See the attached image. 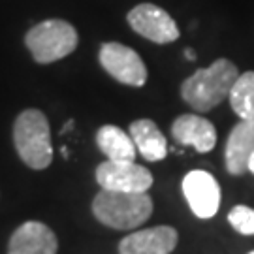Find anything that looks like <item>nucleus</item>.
Instances as JSON below:
<instances>
[{
    "instance_id": "nucleus-14",
    "label": "nucleus",
    "mask_w": 254,
    "mask_h": 254,
    "mask_svg": "<svg viewBox=\"0 0 254 254\" xmlns=\"http://www.w3.org/2000/svg\"><path fill=\"white\" fill-rule=\"evenodd\" d=\"M96 143L102 153L108 156V160L113 162H134L137 154L130 134L113 125H106L96 132Z\"/></svg>"
},
{
    "instance_id": "nucleus-10",
    "label": "nucleus",
    "mask_w": 254,
    "mask_h": 254,
    "mask_svg": "<svg viewBox=\"0 0 254 254\" xmlns=\"http://www.w3.org/2000/svg\"><path fill=\"white\" fill-rule=\"evenodd\" d=\"M59 241L53 230L44 222L28 220L13 232L8 254H57Z\"/></svg>"
},
{
    "instance_id": "nucleus-2",
    "label": "nucleus",
    "mask_w": 254,
    "mask_h": 254,
    "mask_svg": "<svg viewBox=\"0 0 254 254\" xmlns=\"http://www.w3.org/2000/svg\"><path fill=\"white\" fill-rule=\"evenodd\" d=\"M92 213L104 226L134 230L149 220L153 200L147 192H117L102 189L92 201Z\"/></svg>"
},
{
    "instance_id": "nucleus-20",
    "label": "nucleus",
    "mask_w": 254,
    "mask_h": 254,
    "mask_svg": "<svg viewBox=\"0 0 254 254\" xmlns=\"http://www.w3.org/2000/svg\"><path fill=\"white\" fill-rule=\"evenodd\" d=\"M251 254H254V251H253V253H251Z\"/></svg>"
},
{
    "instance_id": "nucleus-19",
    "label": "nucleus",
    "mask_w": 254,
    "mask_h": 254,
    "mask_svg": "<svg viewBox=\"0 0 254 254\" xmlns=\"http://www.w3.org/2000/svg\"><path fill=\"white\" fill-rule=\"evenodd\" d=\"M61 153H63V156H68V154H70V153H68V149H66V147H63V149H61Z\"/></svg>"
},
{
    "instance_id": "nucleus-11",
    "label": "nucleus",
    "mask_w": 254,
    "mask_h": 254,
    "mask_svg": "<svg viewBox=\"0 0 254 254\" xmlns=\"http://www.w3.org/2000/svg\"><path fill=\"white\" fill-rule=\"evenodd\" d=\"M172 136L179 145L194 147L198 153H209L217 143V130L213 123L194 113L175 119Z\"/></svg>"
},
{
    "instance_id": "nucleus-8",
    "label": "nucleus",
    "mask_w": 254,
    "mask_h": 254,
    "mask_svg": "<svg viewBox=\"0 0 254 254\" xmlns=\"http://www.w3.org/2000/svg\"><path fill=\"white\" fill-rule=\"evenodd\" d=\"M183 194L198 218H211L220 207V187L209 172L192 170L183 179Z\"/></svg>"
},
{
    "instance_id": "nucleus-1",
    "label": "nucleus",
    "mask_w": 254,
    "mask_h": 254,
    "mask_svg": "<svg viewBox=\"0 0 254 254\" xmlns=\"http://www.w3.org/2000/svg\"><path fill=\"white\" fill-rule=\"evenodd\" d=\"M239 70L232 61L218 59L215 63L194 72L181 85V96L192 109L205 113L226 100Z\"/></svg>"
},
{
    "instance_id": "nucleus-12",
    "label": "nucleus",
    "mask_w": 254,
    "mask_h": 254,
    "mask_svg": "<svg viewBox=\"0 0 254 254\" xmlns=\"http://www.w3.org/2000/svg\"><path fill=\"white\" fill-rule=\"evenodd\" d=\"M254 153V119H241L232 128L226 141L224 160L226 170L232 175H241L247 172L249 158Z\"/></svg>"
},
{
    "instance_id": "nucleus-9",
    "label": "nucleus",
    "mask_w": 254,
    "mask_h": 254,
    "mask_svg": "<svg viewBox=\"0 0 254 254\" xmlns=\"http://www.w3.org/2000/svg\"><path fill=\"white\" fill-rule=\"evenodd\" d=\"M179 236L172 226L137 230L119 243V254H170L177 247Z\"/></svg>"
},
{
    "instance_id": "nucleus-6",
    "label": "nucleus",
    "mask_w": 254,
    "mask_h": 254,
    "mask_svg": "<svg viewBox=\"0 0 254 254\" xmlns=\"http://www.w3.org/2000/svg\"><path fill=\"white\" fill-rule=\"evenodd\" d=\"M96 181L106 190L147 192L153 185V175L136 162L106 160L96 168Z\"/></svg>"
},
{
    "instance_id": "nucleus-18",
    "label": "nucleus",
    "mask_w": 254,
    "mask_h": 254,
    "mask_svg": "<svg viewBox=\"0 0 254 254\" xmlns=\"http://www.w3.org/2000/svg\"><path fill=\"white\" fill-rule=\"evenodd\" d=\"M185 57H187L189 61H194V59H196V55H194V49H187V51H185Z\"/></svg>"
},
{
    "instance_id": "nucleus-13",
    "label": "nucleus",
    "mask_w": 254,
    "mask_h": 254,
    "mask_svg": "<svg viewBox=\"0 0 254 254\" xmlns=\"http://www.w3.org/2000/svg\"><path fill=\"white\" fill-rule=\"evenodd\" d=\"M130 137L139 154L149 162H160L168 154V141L160 128L149 119H139L130 125Z\"/></svg>"
},
{
    "instance_id": "nucleus-7",
    "label": "nucleus",
    "mask_w": 254,
    "mask_h": 254,
    "mask_svg": "<svg viewBox=\"0 0 254 254\" xmlns=\"http://www.w3.org/2000/svg\"><path fill=\"white\" fill-rule=\"evenodd\" d=\"M128 25L139 36L154 44H172L179 38V28L168 11L154 4H139L128 11Z\"/></svg>"
},
{
    "instance_id": "nucleus-5",
    "label": "nucleus",
    "mask_w": 254,
    "mask_h": 254,
    "mask_svg": "<svg viewBox=\"0 0 254 254\" xmlns=\"http://www.w3.org/2000/svg\"><path fill=\"white\" fill-rule=\"evenodd\" d=\"M102 68L119 83L130 87H143L147 81V68L141 57L132 49L117 42H106L100 47Z\"/></svg>"
},
{
    "instance_id": "nucleus-16",
    "label": "nucleus",
    "mask_w": 254,
    "mask_h": 254,
    "mask_svg": "<svg viewBox=\"0 0 254 254\" xmlns=\"http://www.w3.org/2000/svg\"><path fill=\"white\" fill-rule=\"evenodd\" d=\"M228 220L234 230H237L243 236H254V209L247 205H236L230 211Z\"/></svg>"
},
{
    "instance_id": "nucleus-3",
    "label": "nucleus",
    "mask_w": 254,
    "mask_h": 254,
    "mask_svg": "<svg viewBox=\"0 0 254 254\" xmlns=\"http://www.w3.org/2000/svg\"><path fill=\"white\" fill-rule=\"evenodd\" d=\"M13 145L19 158L32 170H46L53 162L51 128L40 109H25L13 125Z\"/></svg>"
},
{
    "instance_id": "nucleus-4",
    "label": "nucleus",
    "mask_w": 254,
    "mask_h": 254,
    "mask_svg": "<svg viewBox=\"0 0 254 254\" xmlns=\"http://www.w3.org/2000/svg\"><path fill=\"white\" fill-rule=\"evenodd\" d=\"M77 30L63 19H47L32 27L25 36L32 59L40 64L61 61L75 51L77 47Z\"/></svg>"
},
{
    "instance_id": "nucleus-15",
    "label": "nucleus",
    "mask_w": 254,
    "mask_h": 254,
    "mask_svg": "<svg viewBox=\"0 0 254 254\" xmlns=\"http://www.w3.org/2000/svg\"><path fill=\"white\" fill-rule=\"evenodd\" d=\"M228 100L239 119H254V72L239 73Z\"/></svg>"
},
{
    "instance_id": "nucleus-17",
    "label": "nucleus",
    "mask_w": 254,
    "mask_h": 254,
    "mask_svg": "<svg viewBox=\"0 0 254 254\" xmlns=\"http://www.w3.org/2000/svg\"><path fill=\"white\" fill-rule=\"evenodd\" d=\"M247 170L251 173H254V153L251 154V158H249V166H247Z\"/></svg>"
}]
</instances>
